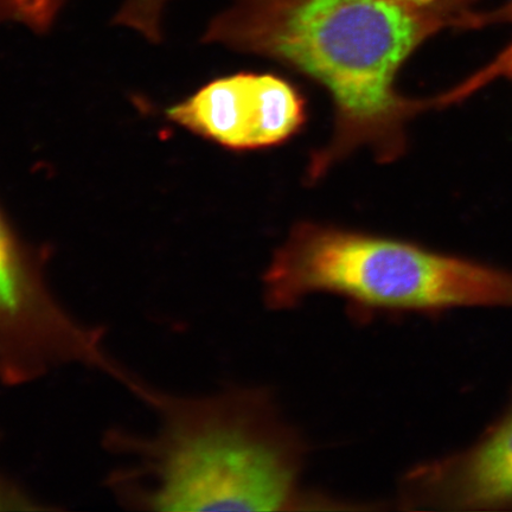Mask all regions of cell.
<instances>
[{"label": "cell", "mask_w": 512, "mask_h": 512, "mask_svg": "<svg viewBox=\"0 0 512 512\" xmlns=\"http://www.w3.org/2000/svg\"><path fill=\"white\" fill-rule=\"evenodd\" d=\"M445 29H465V19L398 0H233L202 41L284 64L326 89L334 128L307 165L315 184L361 149L379 163L405 155L409 121L434 107L432 98L401 94L396 80Z\"/></svg>", "instance_id": "obj_1"}, {"label": "cell", "mask_w": 512, "mask_h": 512, "mask_svg": "<svg viewBox=\"0 0 512 512\" xmlns=\"http://www.w3.org/2000/svg\"><path fill=\"white\" fill-rule=\"evenodd\" d=\"M153 437L120 440L134 462L115 476L124 501L156 511H275L298 503L302 438L265 390L202 399L158 394Z\"/></svg>", "instance_id": "obj_2"}, {"label": "cell", "mask_w": 512, "mask_h": 512, "mask_svg": "<svg viewBox=\"0 0 512 512\" xmlns=\"http://www.w3.org/2000/svg\"><path fill=\"white\" fill-rule=\"evenodd\" d=\"M266 305L293 309L311 294L358 309L434 312L459 306L512 307V273L431 251L406 240L300 222L264 275Z\"/></svg>", "instance_id": "obj_3"}, {"label": "cell", "mask_w": 512, "mask_h": 512, "mask_svg": "<svg viewBox=\"0 0 512 512\" xmlns=\"http://www.w3.org/2000/svg\"><path fill=\"white\" fill-rule=\"evenodd\" d=\"M166 118L224 149H270L303 130L307 105L302 92L275 74L238 73L204 85L174 106Z\"/></svg>", "instance_id": "obj_4"}, {"label": "cell", "mask_w": 512, "mask_h": 512, "mask_svg": "<svg viewBox=\"0 0 512 512\" xmlns=\"http://www.w3.org/2000/svg\"><path fill=\"white\" fill-rule=\"evenodd\" d=\"M399 496L406 509L512 507V407L476 445L409 471Z\"/></svg>", "instance_id": "obj_5"}, {"label": "cell", "mask_w": 512, "mask_h": 512, "mask_svg": "<svg viewBox=\"0 0 512 512\" xmlns=\"http://www.w3.org/2000/svg\"><path fill=\"white\" fill-rule=\"evenodd\" d=\"M43 279L41 255L24 245L0 211V322L27 310Z\"/></svg>", "instance_id": "obj_6"}, {"label": "cell", "mask_w": 512, "mask_h": 512, "mask_svg": "<svg viewBox=\"0 0 512 512\" xmlns=\"http://www.w3.org/2000/svg\"><path fill=\"white\" fill-rule=\"evenodd\" d=\"M496 23L512 25V0L495 11L484 12V14L482 12V28ZM499 80L512 82V40L485 66L458 82L456 86L434 96V100H437L435 106L437 110H444V108L462 104L473 94Z\"/></svg>", "instance_id": "obj_7"}, {"label": "cell", "mask_w": 512, "mask_h": 512, "mask_svg": "<svg viewBox=\"0 0 512 512\" xmlns=\"http://www.w3.org/2000/svg\"><path fill=\"white\" fill-rule=\"evenodd\" d=\"M64 0H0V23L17 22L43 34L55 22Z\"/></svg>", "instance_id": "obj_8"}, {"label": "cell", "mask_w": 512, "mask_h": 512, "mask_svg": "<svg viewBox=\"0 0 512 512\" xmlns=\"http://www.w3.org/2000/svg\"><path fill=\"white\" fill-rule=\"evenodd\" d=\"M169 0H125L114 24L140 32L147 40H162V18Z\"/></svg>", "instance_id": "obj_9"}, {"label": "cell", "mask_w": 512, "mask_h": 512, "mask_svg": "<svg viewBox=\"0 0 512 512\" xmlns=\"http://www.w3.org/2000/svg\"><path fill=\"white\" fill-rule=\"evenodd\" d=\"M415 9L446 12V14L471 18L473 12L470 4L476 0H398Z\"/></svg>", "instance_id": "obj_10"}, {"label": "cell", "mask_w": 512, "mask_h": 512, "mask_svg": "<svg viewBox=\"0 0 512 512\" xmlns=\"http://www.w3.org/2000/svg\"><path fill=\"white\" fill-rule=\"evenodd\" d=\"M14 503V502H11L10 499L8 498H5V497H0V503Z\"/></svg>", "instance_id": "obj_11"}]
</instances>
